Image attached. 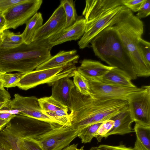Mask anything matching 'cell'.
Wrapping results in <instances>:
<instances>
[{
    "label": "cell",
    "instance_id": "37",
    "mask_svg": "<svg viewBox=\"0 0 150 150\" xmlns=\"http://www.w3.org/2000/svg\"><path fill=\"white\" fill-rule=\"evenodd\" d=\"M97 147L98 150H134L133 148L127 147L122 144L118 146L101 144Z\"/></svg>",
    "mask_w": 150,
    "mask_h": 150
},
{
    "label": "cell",
    "instance_id": "40",
    "mask_svg": "<svg viewBox=\"0 0 150 150\" xmlns=\"http://www.w3.org/2000/svg\"><path fill=\"white\" fill-rule=\"evenodd\" d=\"M133 148L134 150H149L141 143L137 138H136L134 146Z\"/></svg>",
    "mask_w": 150,
    "mask_h": 150
},
{
    "label": "cell",
    "instance_id": "16",
    "mask_svg": "<svg viewBox=\"0 0 150 150\" xmlns=\"http://www.w3.org/2000/svg\"><path fill=\"white\" fill-rule=\"evenodd\" d=\"M113 67L98 61L85 59L77 70L88 81L98 82Z\"/></svg>",
    "mask_w": 150,
    "mask_h": 150
},
{
    "label": "cell",
    "instance_id": "28",
    "mask_svg": "<svg viewBox=\"0 0 150 150\" xmlns=\"http://www.w3.org/2000/svg\"><path fill=\"white\" fill-rule=\"evenodd\" d=\"M102 123L92 125L81 130L78 137L81 139V142L84 144L91 142L95 137L97 131Z\"/></svg>",
    "mask_w": 150,
    "mask_h": 150
},
{
    "label": "cell",
    "instance_id": "45",
    "mask_svg": "<svg viewBox=\"0 0 150 150\" xmlns=\"http://www.w3.org/2000/svg\"><path fill=\"white\" fill-rule=\"evenodd\" d=\"M0 33V34H1V33Z\"/></svg>",
    "mask_w": 150,
    "mask_h": 150
},
{
    "label": "cell",
    "instance_id": "39",
    "mask_svg": "<svg viewBox=\"0 0 150 150\" xmlns=\"http://www.w3.org/2000/svg\"><path fill=\"white\" fill-rule=\"evenodd\" d=\"M6 22L3 12H0V33H2L5 30Z\"/></svg>",
    "mask_w": 150,
    "mask_h": 150
},
{
    "label": "cell",
    "instance_id": "29",
    "mask_svg": "<svg viewBox=\"0 0 150 150\" xmlns=\"http://www.w3.org/2000/svg\"><path fill=\"white\" fill-rule=\"evenodd\" d=\"M24 74L19 72L14 74L1 72L0 80L4 88L15 87Z\"/></svg>",
    "mask_w": 150,
    "mask_h": 150
},
{
    "label": "cell",
    "instance_id": "36",
    "mask_svg": "<svg viewBox=\"0 0 150 150\" xmlns=\"http://www.w3.org/2000/svg\"><path fill=\"white\" fill-rule=\"evenodd\" d=\"M11 96L4 87L0 88V110L6 107L11 100Z\"/></svg>",
    "mask_w": 150,
    "mask_h": 150
},
{
    "label": "cell",
    "instance_id": "1",
    "mask_svg": "<svg viewBox=\"0 0 150 150\" xmlns=\"http://www.w3.org/2000/svg\"><path fill=\"white\" fill-rule=\"evenodd\" d=\"M68 123L81 131L95 124L110 120L128 108L127 100L95 99L81 94L74 86L71 93Z\"/></svg>",
    "mask_w": 150,
    "mask_h": 150
},
{
    "label": "cell",
    "instance_id": "22",
    "mask_svg": "<svg viewBox=\"0 0 150 150\" xmlns=\"http://www.w3.org/2000/svg\"><path fill=\"white\" fill-rule=\"evenodd\" d=\"M23 43L21 34L15 33L8 30L2 33L0 40V48L4 49L14 48Z\"/></svg>",
    "mask_w": 150,
    "mask_h": 150
},
{
    "label": "cell",
    "instance_id": "2",
    "mask_svg": "<svg viewBox=\"0 0 150 150\" xmlns=\"http://www.w3.org/2000/svg\"><path fill=\"white\" fill-rule=\"evenodd\" d=\"M52 46L48 39L37 40L10 49L0 48V72L25 74L32 71L51 57Z\"/></svg>",
    "mask_w": 150,
    "mask_h": 150
},
{
    "label": "cell",
    "instance_id": "11",
    "mask_svg": "<svg viewBox=\"0 0 150 150\" xmlns=\"http://www.w3.org/2000/svg\"><path fill=\"white\" fill-rule=\"evenodd\" d=\"M123 6H117L86 23L84 33L78 42L79 48L83 49L88 47L92 39L100 32L106 28L115 25Z\"/></svg>",
    "mask_w": 150,
    "mask_h": 150
},
{
    "label": "cell",
    "instance_id": "10",
    "mask_svg": "<svg viewBox=\"0 0 150 150\" xmlns=\"http://www.w3.org/2000/svg\"><path fill=\"white\" fill-rule=\"evenodd\" d=\"M128 109L135 124L150 127V86H142L127 100Z\"/></svg>",
    "mask_w": 150,
    "mask_h": 150
},
{
    "label": "cell",
    "instance_id": "25",
    "mask_svg": "<svg viewBox=\"0 0 150 150\" xmlns=\"http://www.w3.org/2000/svg\"><path fill=\"white\" fill-rule=\"evenodd\" d=\"M39 106L42 112H54L60 110H68V108L51 96L38 99Z\"/></svg>",
    "mask_w": 150,
    "mask_h": 150
},
{
    "label": "cell",
    "instance_id": "38",
    "mask_svg": "<svg viewBox=\"0 0 150 150\" xmlns=\"http://www.w3.org/2000/svg\"><path fill=\"white\" fill-rule=\"evenodd\" d=\"M24 0H0V12H3L11 6Z\"/></svg>",
    "mask_w": 150,
    "mask_h": 150
},
{
    "label": "cell",
    "instance_id": "44",
    "mask_svg": "<svg viewBox=\"0 0 150 150\" xmlns=\"http://www.w3.org/2000/svg\"><path fill=\"white\" fill-rule=\"evenodd\" d=\"M1 72H0V74H1ZM3 87H4L3 86V84H2V82L1 81V80H0V88H3Z\"/></svg>",
    "mask_w": 150,
    "mask_h": 150
},
{
    "label": "cell",
    "instance_id": "23",
    "mask_svg": "<svg viewBox=\"0 0 150 150\" xmlns=\"http://www.w3.org/2000/svg\"><path fill=\"white\" fill-rule=\"evenodd\" d=\"M20 140V137L5 128L0 132V141L8 150H25Z\"/></svg>",
    "mask_w": 150,
    "mask_h": 150
},
{
    "label": "cell",
    "instance_id": "12",
    "mask_svg": "<svg viewBox=\"0 0 150 150\" xmlns=\"http://www.w3.org/2000/svg\"><path fill=\"white\" fill-rule=\"evenodd\" d=\"M89 82V96L95 99H116L127 101L133 94L142 89V86L140 88L123 87L99 82Z\"/></svg>",
    "mask_w": 150,
    "mask_h": 150
},
{
    "label": "cell",
    "instance_id": "7",
    "mask_svg": "<svg viewBox=\"0 0 150 150\" xmlns=\"http://www.w3.org/2000/svg\"><path fill=\"white\" fill-rule=\"evenodd\" d=\"M80 132L71 125H63L55 127L35 139L45 150H62L78 137Z\"/></svg>",
    "mask_w": 150,
    "mask_h": 150
},
{
    "label": "cell",
    "instance_id": "3",
    "mask_svg": "<svg viewBox=\"0 0 150 150\" xmlns=\"http://www.w3.org/2000/svg\"><path fill=\"white\" fill-rule=\"evenodd\" d=\"M90 43L95 55L102 61L123 70L132 80L137 79L129 54L114 25L103 30Z\"/></svg>",
    "mask_w": 150,
    "mask_h": 150
},
{
    "label": "cell",
    "instance_id": "21",
    "mask_svg": "<svg viewBox=\"0 0 150 150\" xmlns=\"http://www.w3.org/2000/svg\"><path fill=\"white\" fill-rule=\"evenodd\" d=\"M42 14L37 12L26 23L23 31L21 34L23 43L26 44L33 41L35 34L38 30L43 25Z\"/></svg>",
    "mask_w": 150,
    "mask_h": 150
},
{
    "label": "cell",
    "instance_id": "13",
    "mask_svg": "<svg viewBox=\"0 0 150 150\" xmlns=\"http://www.w3.org/2000/svg\"><path fill=\"white\" fill-rule=\"evenodd\" d=\"M65 23L64 11L60 4L47 21L37 31L33 41L48 39L63 30Z\"/></svg>",
    "mask_w": 150,
    "mask_h": 150
},
{
    "label": "cell",
    "instance_id": "35",
    "mask_svg": "<svg viewBox=\"0 0 150 150\" xmlns=\"http://www.w3.org/2000/svg\"><path fill=\"white\" fill-rule=\"evenodd\" d=\"M150 14V0H144L136 16L140 19L147 17Z\"/></svg>",
    "mask_w": 150,
    "mask_h": 150
},
{
    "label": "cell",
    "instance_id": "14",
    "mask_svg": "<svg viewBox=\"0 0 150 150\" xmlns=\"http://www.w3.org/2000/svg\"><path fill=\"white\" fill-rule=\"evenodd\" d=\"M85 3L82 14L86 23L116 7L123 5L122 0H87Z\"/></svg>",
    "mask_w": 150,
    "mask_h": 150
},
{
    "label": "cell",
    "instance_id": "32",
    "mask_svg": "<svg viewBox=\"0 0 150 150\" xmlns=\"http://www.w3.org/2000/svg\"><path fill=\"white\" fill-rule=\"evenodd\" d=\"M114 124L112 120H107L103 122L98 129L95 137L98 141L100 142L103 138L111 129Z\"/></svg>",
    "mask_w": 150,
    "mask_h": 150
},
{
    "label": "cell",
    "instance_id": "34",
    "mask_svg": "<svg viewBox=\"0 0 150 150\" xmlns=\"http://www.w3.org/2000/svg\"><path fill=\"white\" fill-rule=\"evenodd\" d=\"M144 0H122V5L134 12H138Z\"/></svg>",
    "mask_w": 150,
    "mask_h": 150
},
{
    "label": "cell",
    "instance_id": "31",
    "mask_svg": "<svg viewBox=\"0 0 150 150\" xmlns=\"http://www.w3.org/2000/svg\"><path fill=\"white\" fill-rule=\"evenodd\" d=\"M68 110H60L54 112H42L56 120L62 126H69Z\"/></svg>",
    "mask_w": 150,
    "mask_h": 150
},
{
    "label": "cell",
    "instance_id": "43",
    "mask_svg": "<svg viewBox=\"0 0 150 150\" xmlns=\"http://www.w3.org/2000/svg\"><path fill=\"white\" fill-rule=\"evenodd\" d=\"M0 150H8L0 141Z\"/></svg>",
    "mask_w": 150,
    "mask_h": 150
},
{
    "label": "cell",
    "instance_id": "30",
    "mask_svg": "<svg viewBox=\"0 0 150 150\" xmlns=\"http://www.w3.org/2000/svg\"><path fill=\"white\" fill-rule=\"evenodd\" d=\"M138 50L144 62L150 68V43L142 38H139L137 44Z\"/></svg>",
    "mask_w": 150,
    "mask_h": 150
},
{
    "label": "cell",
    "instance_id": "18",
    "mask_svg": "<svg viewBox=\"0 0 150 150\" xmlns=\"http://www.w3.org/2000/svg\"><path fill=\"white\" fill-rule=\"evenodd\" d=\"M76 50L61 51L38 66L35 70L50 69L61 66L75 64L78 62L79 56Z\"/></svg>",
    "mask_w": 150,
    "mask_h": 150
},
{
    "label": "cell",
    "instance_id": "41",
    "mask_svg": "<svg viewBox=\"0 0 150 150\" xmlns=\"http://www.w3.org/2000/svg\"><path fill=\"white\" fill-rule=\"evenodd\" d=\"M78 144H73L69 145L62 150H85L84 146H83L80 148L78 147Z\"/></svg>",
    "mask_w": 150,
    "mask_h": 150
},
{
    "label": "cell",
    "instance_id": "8",
    "mask_svg": "<svg viewBox=\"0 0 150 150\" xmlns=\"http://www.w3.org/2000/svg\"><path fill=\"white\" fill-rule=\"evenodd\" d=\"M38 100L35 96H23L16 93L6 107L8 110H17V114L47 122L55 127L62 126L56 120L43 113Z\"/></svg>",
    "mask_w": 150,
    "mask_h": 150
},
{
    "label": "cell",
    "instance_id": "4",
    "mask_svg": "<svg viewBox=\"0 0 150 150\" xmlns=\"http://www.w3.org/2000/svg\"><path fill=\"white\" fill-rule=\"evenodd\" d=\"M114 25L129 54L137 76H149L150 68L144 61L137 46L144 32L143 22L130 9L123 6Z\"/></svg>",
    "mask_w": 150,
    "mask_h": 150
},
{
    "label": "cell",
    "instance_id": "26",
    "mask_svg": "<svg viewBox=\"0 0 150 150\" xmlns=\"http://www.w3.org/2000/svg\"><path fill=\"white\" fill-rule=\"evenodd\" d=\"M73 82L77 90L81 94L90 96V88L88 81L76 70L73 76Z\"/></svg>",
    "mask_w": 150,
    "mask_h": 150
},
{
    "label": "cell",
    "instance_id": "24",
    "mask_svg": "<svg viewBox=\"0 0 150 150\" xmlns=\"http://www.w3.org/2000/svg\"><path fill=\"white\" fill-rule=\"evenodd\" d=\"M60 4L63 7L65 14L66 23L64 29H65L73 24L78 18L73 0H62Z\"/></svg>",
    "mask_w": 150,
    "mask_h": 150
},
{
    "label": "cell",
    "instance_id": "20",
    "mask_svg": "<svg viewBox=\"0 0 150 150\" xmlns=\"http://www.w3.org/2000/svg\"><path fill=\"white\" fill-rule=\"evenodd\" d=\"M132 80L130 76L125 71L113 67L98 82L123 87H137L132 82Z\"/></svg>",
    "mask_w": 150,
    "mask_h": 150
},
{
    "label": "cell",
    "instance_id": "33",
    "mask_svg": "<svg viewBox=\"0 0 150 150\" xmlns=\"http://www.w3.org/2000/svg\"><path fill=\"white\" fill-rule=\"evenodd\" d=\"M20 142L25 150H45L35 139L31 138H21Z\"/></svg>",
    "mask_w": 150,
    "mask_h": 150
},
{
    "label": "cell",
    "instance_id": "42",
    "mask_svg": "<svg viewBox=\"0 0 150 150\" xmlns=\"http://www.w3.org/2000/svg\"><path fill=\"white\" fill-rule=\"evenodd\" d=\"M9 121L0 119V132L4 129Z\"/></svg>",
    "mask_w": 150,
    "mask_h": 150
},
{
    "label": "cell",
    "instance_id": "27",
    "mask_svg": "<svg viewBox=\"0 0 150 150\" xmlns=\"http://www.w3.org/2000/svg\"><path fill=\"white\" fill-rule=\"evenodd\" d=\"M136 138L148 150H150V127L135 124L133 129Z\"/></svg>",
    "mask_w": 150,
    "mask_h": 150
},
{
    "label": "cell",
    "instance_id": "9",
    "mask_svg": "<svg viewBox=\"0 0 150 150\" xmlns=\"http://www.w3.org/2000/svg\"><path fill=\"white\" fill-rule=\"evenodd\" d=\"M42 2V0H24L3 12L6 22L5 30L15 29L26 24L37 12Z\"/></svg>",
    "mask_w": 150,
    "mask_h": 150
},
{
    "label": "cell",
    "instance_id": "19",
    "mask_svg": "<svg viewBox=\"0 0 150 150\" xmlns=\"http://www.w3.org/2000/svg\"><path fill=\"white\" fill-rule=\"evenodd\" d=\"M114 121L111 129L104 136L105 138L112 135H124L134 132L131 126L134 121L128 108L112 118Z\"/></svg>",
    "mask_w": 150,
    "mask_h": 150
},
{
    "label": "cell",
    "instance_id": "6",
    "mask_svg": "<svg viewBox=\"0 0 150 150\" xmlns=\"http://www.w3.org/2000/svg\"><path fill=\"white\" fill-rule=\"evenodd\" d=\"M56 127L47 122L19 114H16L5 128L21 139H35Z\"/></svg>",
    "mask_w": 150,
    "mask_h": 150
},
{
    "label": "cell",
    "instance_id": "17",
    "mask_svg": "<svg viewBox=\"0 0 150 150\" xmlns=\"http://www.w3.org/2000/svg\"><path fill=\"white\" fill-rule=\"evenodd\" d=\"M52 86L51 96L69 110L71 91L75 86L73 81L69 77H64L57 81Z\"/></svg>",
    "mask_w": 150,
    "mask_h": 150
},
{
    "label": "cell",
    "instance_id": "15",
    "mask_svg": "<svg viewBox=\"0 0 150 150\" xmlns=\"http://www.w3.org/2000/svg\"><path fill=\"white\" fill-rule=\"evenodd\" d=\"M86 23L84 18H78L72 25L48 39L49 42L53 47L67 41L77 40L84 34Z\"/></svg>",
    "mask_w": 150,
    "mask_h": 150
},
{
    "label": "cell",
    "instance_id": "5",
    "mask_svg": "<svg viewBox=\"0 0 150 150\" xmlns=\"http://www.w3.org/2000/svg\"><path fill=\"white\" fill-rule=\"evenodd\" d=\"M76 69L75 64H70L35 70L24 74L16 86L22 90H27L45 83L52 86L57 81L62 78L73 77Z\"/></svg>",
    "mask_w": 150,
    "mask_h": 150
}]
</instances>
